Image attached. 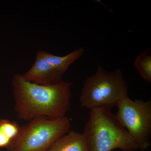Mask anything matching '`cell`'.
<instances>
[{
  "label": "cell",
  "instance_id": "1",
  "mask_svg": "<svg viewBox=\"0 0 151 151\" xmlns=\"http://www.w3.org/2000/svg\"><path fill=\"white\" fill-rule=\"evenodd\" d=\"M12 84L15 111L22 120L60 119L65 117L70 109L72 82L62 80L51 85H39L26 81L22 74H16Z\"/></svg>",
  "mask_w": 151,
  "mask_h": 151
},
{
  "label": "cell",
  "instance_id": "2",
  "mask_svg": "<svg viewBox=\"0 0 151 151\" xmlns=\"http://www.w3.org/2000/svg\"><path fill=\"white\" fill-rule=\"evenodd\" d=\"M111 109L102 108L90 110L83 132L88 151L139 150L137 143Z\"/></svg>",
  "mask_w": 151,
  "mask_h": 151
},
{
  "label": "cell",
  "instance_id": "3",
  "mask_svg": "<svg viewBox=\"0 0 151 151\" xmlns=\"http://www.w3.org/2000/svg\"><path fill=\"white\" fill-rule=\"evenodd\" d=\"M128 91L127 82L120 69L108 72L98 65L95 73L84 82L79 100L81 107L89 110L111 109L128 96Z\"/></svg>",
  "mask_w": 151,
  "mask_h": 151
},
{
  "label": "cell",
  "instance_id": "4",
  "mask_svg": "<svg viewBox=\"0 0 151 151\" xmlns=\"http://www.w3.org/2000/svg\"><path fill=\"white\" fill-rule=\"evenodd\" d=\"M66 117L58 119L38 117L20 127L18 134L6 148L8 151H49L59 138L69 131Z\"/></svg>",
  "mask_w": 151,
  "mask_h": 151
},
{
  "label": "cell",
  "instance_id": "5",
  "mask_svg": "<svg viewBox=\"0 0 151 151\" xmlns=\"http://www.w3.org/2000/svg\"><path fill=\"white\" fill-rule=\"evenodd\" d=\"M117 119L137 143L139 150L150 147L151 101L132 100L129 96L122 98L116 106Z\"/></svg>",
  "mask_w": 151,
  "mask_h": 151
},
{
  "label": "cell",
  "instance_id": "6",
  "mask_svg": "<svg viewBox=\"0 0 151 151\" xmlns=\"http://www.w3.org/2000/svg\"><path fill=\"white\" fill-rule=\"evenodd\" d=\"M22 76L26 81L39 85H49L62 81L63 75L47 62L38 51L33 65Z\"/></svg>",
  "mask_w": 151,
  "mask_h": 151
},
{
  "label": "cell",
  "instance_id": "7",
  "mask_svg": "<svg viewBox=\"0 0 151 151\" xmlns=\"http://www.w3.org/2000/svg\"><path fill=\"white\" fill-rule=\"evenodd\" d=\"M49 151H88L84 134L71 130L59 138Z\"/></svg>",
  "mask_w": 151,
  "mask_h": 151
},
{
  "label": "cell",
  "instance_id": "8",
  "mask_svg": "<svg viewBox=\"0 0 151 151\" xmlns=\"http://www.w3.org/2000/svg\"><path fill=\"white\" fill-rule=\"evenodd\" d=\"M45 59L54 66L58 71L64 75L71 64L82 55L84 49L78 48L65 56H60L49 53L44 50H39Z\"/></svg>",
  "mask_w": 151,
  "mask_h": 151
},
{
  "label": "cell",
  "instance_id": "9",
  "mask_svg": "<svg viewBox=\"0 0 151 151\" xmlns=\"http://www.w3.org/2000/svg\"><path fill=\"white\" fill-rule=\"evenodd\" d=\"M134 66L142 77L151 83V56L150 49L138 55L134 61Z\"/></svg>",
  "mask_w": 151,
  "mask_h": 151
},
{
  "label": "cell",
  "instance_id": "10",
  "mask_svg": "<svg viewBox=\"0 0 151 151\" xmlns=\"http://www.w3.org/2000/svg\"><path fill=\"white\" fill-rule=\"evenodd\" d=\"M20 127L15 122L7 119H0V132L12 140L18 134Z\"/></svg>",
  "mask_w": 151,
  "mask_h": 151
},
{
  "label": "cell",
  "instance_id": "11",
  "mask_svg": "<svg viewBox=\"0 0 151 151\" xmlns=\"http://www.w3.org/2000/svg\"><path fill=\"white\" fill-rule=\"evenodd\" d=\"M12 140L7 137L4 134L0 132V148H6L12 142Z\"/></svg>",
  "mask_w": 151,
  "mask_h": 151
}]
</instances>
